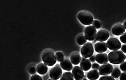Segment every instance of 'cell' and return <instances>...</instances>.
<instances>
[{"mask_svg":"<svg viewBox=\"0 0 126 80\" xmlns=\"http://www.w3.org/2000/svg\"><path fill=\"white\" fill-rule=\"evenodd\" d=\"M108 58L109 62L114 64H119L124 62L125 59V56L121 51H113L108 54Z\"/></svg>","mask_w":126,"mask_h":80,"instance_id":"cell-1","label":"cell"},{"mask_svg":"<svg viewBox=\"0 0 126 80\" xmlns=\"http://www.w3.org/2000/svg\"><path fill=\"white\" fill-rule=\"evenodd\" d=\"M42 59L44 63L49 66H53L56 62V56L51 51H45L42 55Z\"/></svg>","mask_w":126,"mask_h":80,"instance_id":"cell-2","label":"cell"},{"mask_svg":"<svg viewBox=\"0 0 126 80\" xmlns=\"http://www.w3.org/2000/svg\"><path fill=\"white\" fill-rule=\"evenodd\" d=\"M77 17L80 21L85 25H89L93 22L94 18L92 15L86 12H79Z\"/></svg>","mask_w":126,"mask_h":80,"instance_id":"cell-3","label":"cell"},{"mask_svg":"<svg viewBox=\"0 0 126 80\" xmlns=\"http://www.w3.org/2000/svg\"><path fill=\"white\" fill-rule=\"evenodd\" d=\"M94 53V48L92 44L88 42L84 44L81 48L82 55L85 58L90 57Z\"/></svg>","mask_w":126,"mask_h":80,"instance_id":"cell-4","label":"cell"},{"mask_svg":"<svg viewBox=\"0 0 126 80\" xmlns=\"http://www.w3.org/2000/svg\"><path fill=\"white\" fill-rule=\"evenodd\" d=\"M97 32V30L94 26H88L85 29V36L87 40L89 41H93L95 38Z\"/></svg>","mask_w":126,"mask_h":80,"instance_id":"cell-5","label":"cell"},{"mask_svg":"<svg viewBox=\"0 0 126 80\" xmlns=\"http://www.w3.org/2000/svg\"><path fill=\"white\" fill-rule=\"evenodd\" d=\"M109 49L112 51L117 50L120 49L121 43L118 39L115 37H110L107 42Z\"/></svg>","mask_w":126,"mask_h":80,"instance_id":"cell-6","label":"cell"},{"mask_svg":"<svg viewBox=\"0 0 126 80\" xmlns=\"http://www.w3.org/2000/svg\"><path fill=\"white\" fill-rule=\"evenodd\" d=\"M113 70L112 65L108 63L103 64L101 66L99 69V74L101 76L109 75Z\"/></svg>","mask_w":126,"mask_h":80,"instance_id":"cell-7","label":"cell"},{"mask_svg":"<svg viewBox=\"0 0 126 80\" xmlns=\"http://www.w3.org/2000/svg\"><path fill=\"white\" fill-rule=\"evenodd\" d=\"M62 70L60 67L58 66L53 67L50 70V76L51 79L56 80L60 78L62 74Z\"/></svg>","mask_w":126,"mask_h":80,"instance_id":"cell-8","label":"cell"},{"mask_svg":"<svg viewBox=\"0 0 126 80\" xmlns=\"http://www.w3.org/2000/svg\"><path fill=\"white\" fill-rule=\"evenodd\" d=\"M109 37V34L106 30L102 29L99 30L96 36L95 40L97 41H106Z\"/></svg>","mask_w":126,"mask_h":80,"instance_id":"cell-9","label":"cell"},{"mask_svg":"<svg viewBox=\"0 0 126 80\" xmlns=\"http://www.w3.org/2000/svg\"><path fill=\"white\" fill-rule=\"evenodd\" d=\"M72 74L76 80H81L84 77V73L82 69L79 66H75L72 71Z\"/></svg>","mask_w":126,"mask_h":80,"instance_id":"cell-10","label":"cell"},{"mask_svg":"<svg viewBox=\"0 0 126 80\" xmlns=\"http://www.w3.org/2000/svg\"><path fill=\"white\" fill-rule=\"evenodd\" d=\"M125 28L123 25L117 24L113 27L111 32L115 35L119 36L122 35L125 31Z\"/></svg>","mask_w":126,"mask_h":80,"instance_id":"cell-11","label":"cell"},{"mask_svg":"<svg viewBox=\"0 0 126 80\" xmlns=\"http://www.w3.org/2000/svg\"><path fill=\"white\" fill-rule=\"evenodd\" d=\"M108 48L106 43L103 42H97L94 45L95 51L98 53L105 52L107 51Z\"/></svg>","mask_w":126,"mask_h":80,"instance_id":"cell-12","label":"cell"},{"mask_svg":"<svg viewBox=\"0 0 126 80\" xmlns=\"http://www.w3.org/2000/svg\"><path fill=\"white\" fill-rule=\"evenodd\" d=\"M60 65L61 68L66 71H70L73 68V65L71 62L68 59H63L61 61Z\"/></svg>","mask_w":126,"mask_h":80,"instance_id":"cell-13","label":"cell"},{"mask_svg":"<svg viewBox=\"0 0 126 80\" xmlns=\"http://www.w3.org/2000/svg\"><path fill=\"white\" fill-rule=\"evenodd\" d=\"M91 64L89 59L83 57L81 58L80 65L81 68L84 71H86L90 69Z\"/></svg>","mask_w":126,"mask_h":80,"instance_id":"cell-14","label":"cell"},{"mask_svg":"<svg viewBox=\"0 0 126 80\" xmlns=\"http://www.w3.org/2000/svg\"><path fill=\"white\" fill-rule=\"evenodd\" d=\"M96 60L98 63L103 64L108 62V55L104 53H99L97 54L96 57Z\"/></svg>","mask_w":126,"mask_h":80,"instance_id":"cell-15","label":"cell"},{"mask_svg":"<svg viewBox=\"0 0 126 80\" xmlns=\"http://www.w3.org/2000/svg\"><path fill=\"white\" fill-rule=\"evenodd\" d=\"M48 70V67L47 65L44 63H40L37 65V73L40 75L45 74Z\"/></svg>","mask_w":126,"mask_h":80,"instance_id":"cell-16","label":"cell"},{"mask_svg":"<svg viewBox=\"0 0 126 80\" xmlns=\"http://www.w3.org/2000/svg\"><path fill=\"white\" fill-rule=\"evenodd\" d=\"M100 76V74L96 70H91L87 73V77L90 80H95L98 79Z\"/></svg>","mask_w":126,"mask_h":80,"instance_id":"cell-17","label":"cell"},{"mask_svg":"<svg viewBox=\"0 0 126 80\" xmlns=\"http://www.w3.org/2000/svg\"><path fill=\"white\" fill-rule=\"evenodd\" d=\"M81 57L80 54L77 53L72 54L70 57V60L72 63L74 65H78L81 62Z\"/></svg>","mask_w":126,"mask_h":80,"instance_id":"cell-18","label":"cell"},{"mask_svg":"<svg viewBox=\"0 0 126 80\" xmlns=\"http://www.w3.org/2000/svg\"><path fill=\"white\" fill-rule=\"evenodd\" d=\"M59 80H74L73 75L70 72L64 73L61 76Z\"/></svg>","mask_w":126,"mask_h":80,"instance_id":"cell-19","label":"cell"},{"mask_svg":"<svg viewBox=\"0 0 126 80\" xmlns=\"http://www.w3.org/2000/svg\"><path fill=\"white\" fill-rule=\"evenodd\" d=\"M77 43L78 44L81 45L84 44L87 42V40L85 37L83 35L79 36L77 37Z\"/></svg>","mask_w":126,"mask_h":80,"instance_id":"cell-20","label":"cell"},{"mask_svg":"<svg viewBox=\"0 0 126 80\" xmlns=\"http://www.w3.org/2000/svg\"><path fill=\"white\" fill-rule=\"evenodd\" d=\"M121 74L120 70L117 68L113 69L111 73V76L115 78H117L120 76Z\"/></svg>","mask_w":126,"mask_h":80,"instance_id":"cell-21","label":"cell"},{"mask_svg":"<svg viewBox=\"0 0 126 80\" xmlns=\"http://www.w3.org/2000/svg\"><path fill=\"white\" fill-rule=\"evenodd\" d=\"M56 59L58 62H60L64 59V55L63 53L60 51H58L55 54Z\"/></svg>","mask_w":126,"mask_h":80,"instance_id":"cell-22","label":"cell"},{"mask_svg":"<svg viewBox=\"0 0 126 80\" xmlns=\"http://www.w3.org/2000/svg\"><path fill=\"white\" fill-rule=\"evenodd\" d=\"M93 25L97 29H99L102 26L100 22L97 20H94L93 23Z\"/></svg>","mask_w":126,"mask_h":80,"instance_id":"cell-23","label":"cell"},{"mask_svg":"<svg viewBox=\"0 0 126 80\" xmlns=\"http://www.w3.org/2000/svg\"><path fill=\"white\" fill-rule=\"evenodd\" d=\"M99 80H115V79L112 76L106 75L101 77Z\"/></svg>","mask_w":126,"mask_h":80,"instance_id":"cell-24","label":"cell"},{"mask_svg":"<svg viewBox=\"0 0 126 80\" xmlns=\"http://www.w3.org/2000/svg\"><path fill=\"white\" fill-rule=\"evenodd\" d=\"M120 40L122 43L126 44V32L122 34L120 37Z\"/></svg>","mask_w":126,"mask_h":80,"instance_id":"cell-25","label":"cell"},{"mask_svg":"<svg viewBox=\"0 0 126 80\" xmlns=\"http://www.w3.org/2000/svg\"><path fill=\"white\" fill-rule=\"evenodd\" d=\"M30 80H42V78L39 75L34 74L32 76Z\"/></svg>","mask_w":126,"mask_h":80,"instance_id":"cell-26","label":"cell"},{"mask_svg":"<svg viewBox=\"0 0 126 80\" xmlns=\"http://www.w3.org/2000/svg\"><path fill=\"white\" fill-rule=\"evenodd\" d=\"M120 67L122 71L126 72V62H124L121 63Z\"/></svg>","mask_w":126,"mask_h":80,"instance_id":"cell-27","label":"cell"},{"mask_svg":"<svg viewBox=\"0 0 126 80\" xmlns=\"http://www.w3.org/2000/svg\"><path fill=\"white\" fill-rule=\"evenodd\" d=\"M100 67V65L97 63H94L92 64V68L93 69L98 70Z\"/></svg>","mask_w":126,"mask_h":80,"instance_id":"cell-28","label":"cell"},{"mask_svg":"<svg viewBox=\"0 0 126 80\" xmlns=\"http://www.w3.org/2000/svg\"><path fill=\"white\" fill-rule=\"evenodd\" d=\"M29 73L32 75L36 73V70L35 67H31L29 69Z\"/></svg>","mask_w":126,"mask_h":80,"instance_id":"cell-29","label":"cell"},{"mask_svg":"<svg viewBox=\"0 0 126 80\" xmlns=\"http://www.w3.org/2000/svg\"><path fill=\"white\" fill-rule=\"evenodd\" d=\"M120 80H126V72H124L121 74L120 76Z\"/></svg>","mask_w":126,"mask_h":80,"instance_id":"cell-30","label":"cell"},{"mask_svg":"<svg viewBox=\"0 0 126 80\" xmlns=\"http://www.w3.org/2000/svg\"><path fill=\"white\" fill-rule=\"evenodd\" d=\"M121 49L123 52L126 54V44H124L122 45Z\"/></svg>","mask_w":126,"mask_h":80,"instance_id":"cell-31","label":"cell"},{"mask_svg":"<svg viewBox=\"0 0 126 80\" xmlns=\"http://www.w3.org/2000/svg\"><path fill=\"white\" fill-rule=\"evenodd\" d=\"M96 56H91V57L89 58L90 60L91 61V62L94 63L95 62L96 60Z\"/></svg>","mask_w":126,"mask_h":80,"instance_id":"cell-32","label":"cell"},{"mask_svg":"<svg viewBox=\"0 0 126 80\" xmlns=\"http://www.w3.org/2000/svg\"><path fill=\"white\" fill-rule=\"evenodd\" d=\"M124 28H125V29H126V21L124 23Z\"/></svg>","mask_w":126,"mask_h":80,"instance_id":"cell-33","label":"cell"},{"mask_svg":"<svg viewBox=\"0 0 126 80\" xmlns=\"http://www.w3.org/2000/svg\"><path fill=\"white\" fill-rule=\"evenodd\" d=\"M97 42V40H94L93 41V43H96V42Z\"/></svg>","mask_w":126,"mask_h":80,"instance_id":"cell-34","label":"cell"},{"mask_svg":"<svg viewBox=\"0 0 126 80\" xmlns=\"http://www.w3.org/2000/svg\"><path fill=\"white\" fill-rule=\"evenodd\" d=\"M82 80H88L87 79H86V78H83V79Z\"/></svg>","mask_w":126,"mask_h":80,"instance_id":"cell-35","label":"cell"},{"mask_svg":"<svg viewBox=\"0 0 126 80\" xmlns=\"http://www.w3.org/2000/svg\"><path fill=\"white\" fill-rule=\"evenodd\" d=\"M48 80H54L53 79H51V78H50V79H49Z\"/></svg>","mask_w":126,"mask_h":80,"instance_id":"cell-36","label":"cell"},{"mask_svg":"<svg viewBox=\"0 0 126 80\" xmlns=\"http://www.w3.org/2000/svg\"><path fill=\"white\" fill-rule=\"evenodd\" d=\"M125 57H126V55Z\"/></svg>","mask_w":126,"mask_h":80,"instance_id":"cell-37","label":"cell"}]
</instances>
